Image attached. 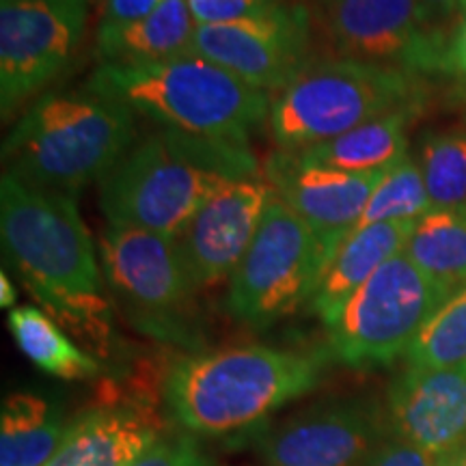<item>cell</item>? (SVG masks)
<instances>
[{
  "instance_id": "6da1fadb",
  "label": "cell",
  "mask_w": 466,
  "mask_h": 466,
  "mask_svg": "<svg viewBox=\"0 0 466 466\" xmlns=\"http://www.w3.org/2000/svg\"><path fill=\"white\" fill-rule=\"evenodd\" d=\"M0 236L11 266L50 318L106 354L113 337L104 272L72 195L33 188L11 173L0 182Z\"/></svg>"
},
{
  "instance_id": "7a4b0ae2",
  "label": "cell",
  "mask_w": 466,
  "mask_h": 466,
  "mask_svg": "<svg viewBox=\"0 0 466 466\" xmlns=\"http://www.w3.org/2000/svg\"><path fill=\"white\" fill-rule=\"evenodd\" d=\"M258 177L248 141L160 132L138 138L100 179L108 225L177 238L206 197L225 179Z\"/></svg>"
},
{
  "instance_id": "3957f363",
  "label": "cell",
  "mask_w": 466,
  "mask_h": 466,
  "mask_svg": "<svg viewBox=\"0 0 466 466\" xmlns=\"http://www.w3.org/2000/svg\"><path fill=\"white\" fill-rule=\"evenodd\" d=\"M134 130V110L91 85L48 91L35 97L5 138V173L33 188L76 197L130 149Z\"/></svg>"
},
{
  "instance_id": "277c9868",
  "label": "cell",
  "mask_w": 466,
  "mask_h": 466,
  "mask_svg": "<svg viewBox=\"0 0 466 466\" xmlns=\"http://www.w3.org/2000/svg\"><path fill=\"white\" fill-rule=\"evenodd\" d=\"M322 359L268 346L192 354L171 365L165 401L175 421L206 436L229 434L311 391Z\"/></svg>"
},
{
  "instance_id": "5b68a950",
  "label": "cell",
  "mask_w": 466,
  "mask_h": 466,
  "mask_svg": "<svg viewBox=\"0 0 466 466\" xmlns=\"http://www.w3.org/2000/svg\"><path fill=\"white\" fill-rule=\"evenodd\" d=\"M89 85L167 130L218 141H248L272 104L266 91L197 52L143 67L100 66Z\"/></svg>"
},
{
  "instance_id": "8992f818",
  "label": "cell",
  "mask_w": 466,
  "mask_h": 466,
  "mask_svg": "<svg viewBox=\"0 0 466 466\" xmlns=\"http://www.w3.org/2000/svg\"><path fill=\"white\" fill-rule=\"evenodd\" d=\"M419 102L417 74L352 58H316L277 93L268 121L279 147L300 151Z\"/></svg>"
},
{
  "instance_id": "52a82bcc",
  "label": "cell",
  "mask_w": 466,
  "mask_h": 466,
  "mask_svg": "<svg viewBox=\"0 0 466 466\" xmlns=\"http://www.w3.org/2000/svg\"><path fill=\"white\" fill-rule=\"evenodd\" d=\"M451 294L401 250L384 261L326 324L330 352L350 367L393 363Z\"/></svg>"
},
{
  "instance_id": "ba28073f",
  "label": "cell",
  "mask_w": 466,
  "mask_h": 466,
  "mask_svg": "<svg viewBox=\"0 0 466 466\" xmlns=\"http://www.w3.org/2000/svg\"><path fill=\"white\" fill-rule=\"evenodd\" d=\"M326 261L311 227L275 195L233 270L227 309L250 326H270L311 300Z\"/></svg>"
},
{
  "instance_id": "9c48e42d",
  "label": "cell",
  "mask_w": 466,
  "mask_h": 466,
  "mask_svg": "<svg viewBox=\"0 0 466 466\" xmlns=\"http://www.w3.org/2000/svg\"><path fill=\"white\" fill-rule=\"evenodd\" d=\"M104 281L137 324L182 339L197 285L173 238L108 225L97 242Z\"/></svg>"
},
{
  "instance_id": "30bf717a",
  "label": "cell",
  "mask_w": 466,
  "mask_h": 466,
  "mask_svg": "<svg viewBox=\"0 0 466 466\" xmlns=\"http://www.w3.org/2000/svg\"><path fill=\"white\" fill-rule=\"evenodd\" d=\"M319 28L333 56L410 74L441 72L450 42L419 0H330Z\"/></svg>"
},
{
  "instance_id": "8fae6325",
  "label": "cell",
  "mask_w": 466,
  "mask_h": 466,
  "mask_svg": "<svg viewBox=\"0 0 466 466\" xmlns=\"http://www.w3.org/2000/svg\"><path fill=\"white\" fill-rule=\"evenodd\" d=\"M89 0H0V106L7 121L61 76L85 37Z\"/></svg>"
},
{
  "instance_id": "7c38bea8",
  "label": "cell",
  "mask_w": 466,
  "mask_h": 466,
  "mask_svg": "<svg viewBox=\"0 0 466 466\" xmlns=\"http://www.w3.org/2000/svg\"><path fill=\"white\" fill-rule=\"evenodd\" d=\"M309 15L302 7L277 5L264 15L229 25H197L192 52L206 56L244 83L279 93L309 58Z\"/></svg>"
},
{
  "instance_id": "4fadbf2b",
  "label": "cell",
  "mask_w": 466,
  "mask_h": 466,
  "mask_svg": "<svg viewBox=\"0 0 466 466\" xmlns=\"http://www.w3.org/2000/svg\"><path fill=\"white\" fill-rule=\"evenodd\" d=\"M272 197V186L259 177L225 179L209 192L184 231L175 238L197 289L233 275Z\"/></svg>"
},
{
  "instance_id": "5bb4252c",
  "label": "cell",
  "mask_w": 466,
  "mask_h": 466,
  "mask_svg": "<svg viewBox=\"0 0 466 466\" xmlns=\"http://www.w3.org/2000/svg\"><path fill=\"white\" fill-rule=\"evenodd\" d=\"M380 173H348L305 158L300 151H277L266 162V182L319 238L326 255L357 229ZM329 264V261H326Z\"/></svg>"
},
{
  "instance_id": "9a60e30c",
  "label": "cell",
  "mask_w": 466,
  "mask_h": 466,
  "mask_svg": "<svg viewBox=\"0 0 466 466\" xmlns=\"http://www.w3.org/2000/svg\"><path fill=\"white\" fill-rule=\"evenodd\" d=\"M389 415L401 441L453 460L466 450V365L408 367L389 391Z\"/></svg>"
},
{
  "instance_id": "2e32d148",
  "label": "cell",
  "mask_w": 466,
  "mask_h": 466,
  "mask_svg": "<svg viewBox=\"0 0 466 466\" xmlns=\"http://www.w3.org/2000/svg\"><path fill=\"white\" fill-rule=\"evenodd\" d=\"M110 393L69 425L44 466H130L158 441L165 421L147 395Z\"/></svg>"
},
{
  "instance_id": "e0dca14e",
  "label": "cell",
  "mask_w": 466,
  "mask_h": 466,
  "mask_svg": "<svg viewBox=\"0 0 466 466\" xmlns=\"http://www.w3.org/2000/svg\"><path fill=\"white\" fill-rule=\"evenodd\" d=\"M378 436L374 412L360 404L313 408L261 442L266 466H359Z\"/></svg>"
},
{
  "instance_id": "ac0fdd59",
  "label": "cell",
  "mask_w": 466,
  "mask_h": 466,
  "mask_svg": "<svg viewBox=\"0 0 466 466\" xmlns=\"http://www.w3.org/2000/svg\"><path fill=\"white\" fill-rule=\"evenodd\" d=\"M417 223H378L354 229L343 238L324 266L309 309L324 324L337 316L343 302L363 285L384 261L406 248Z\"/></svg>"
},
{
  "instance_id": "d6986e66",
  "label": "cell",
  "mask_w": 466,
  "mask_h": 466,
  "mask_svg": "<svg viewBox=\"0 0 466 466\" xmlns=\"http://www.w3.org/2000/svg\"><path fill=\"white\" fill-rule=\"evenodd\" d=\"M195 28L188 0H165L143 20L97 28V56L113 67L156 66L192 52Z\"/></svg>"
},
{
  "instance_id": "ffe728a7",
  "label": "cell",
  "mask_w": 466,
  "mask_h": 466,
  "mask_svg": "<svg viewBox=\"0 0 466 466\" xmlns=\"http://www.w3.org/2000/svg\"><path fill=\"white\" fill-rule=\"evenodd\" d=\"M419 115V104L376 116L330 141L300 149L305 158L348 173H380L408 154L406 130Z\"/></svg>"
},
{
  "instance_id": "44dd1931",
  "label": "cell",
  "mask_w": 466,
  "mask_h": 466,
  "mask_svg": "<svg viewBox=\"0 0 466 466\" xmlns=\"http://www.w3.org/2000/svg\"><path fill=\"white\" fill-rule=\"evenodd\" d=\"M67 428L46 400L9 395L3 401L0 466H44L61 447Z\"/></svg>"
},
{
  "instance_id": "7402d4cb",
  "label": "cell",
  "mask_w": 466,
  "mask_h": 466,
  "mask_svg": "<svg viewBox=\"0 0 466 466\" xmlns=\"http://www.w3.org/2000/svg\"><path fill=\"white\" fill-rule=\"evenodd\" d=\"M404 253L451 291L466 285V206L430 209L417 220Z\"/></svg>"
},
{
  "instance_id": "603a6c76",
  "label": "cell",
  "mask_w": 466,
  "mask_h": 466,
  "mask_svg": "<svg viewBox=\"0 0 466 466\" xmlns=\"http://www.w3.org/2000/svg\"><path fill=\"white\" fill-rule=\"evenodd\" d=\"M9 330L17 348L39 370L63 380H86L97 376V360L83 352L63 333V329L48 313L35 307H15L9 313Z\"/></svg>"
},
{
  "instance_id": "cb8c5ba5",
  "label": "cell",
  "mask_w": 466,
  "mask_h": 466,
  "mask_svg": "<svg viewBox=\"0 0 466 466\" xmlns=\"http://www.w3.org/2000/svg\"><path fill=\"white\" fill-rule=\"evenodd\" d=\"M432 209L417 158L404 156L387 168L371 192L357 229L378 223H417Z\"/></svg>"
},
{
  "instance_id": "d4e9b609",
  "label": "cell",
  "mask_w": 466,
  "mask_h": 466,
  "mask_svg": "<svg viewBox=\"0 0 466 466\" xmlns=\"http://www.w3.org/2000/svg\"><path fill=\"white\" fill-rule=\"evenodd\" d=\"M417 162L432 209L466 206V132L428 134Z\"/></svg>"
},
{
  "instance_id": "484cf974",
  "label": "cell",
  "mask_w": 466,
  "mask_h": 466,
  "mask_svg": "<svg viewBox=\"0 0 466 466\" xmlns=\"http://www.w3.org/2000/svg\"><path fill=\"white\" fill-rule=\"evenodd\" d=\"M197 25H229L264 15L277 7V0H188Z\"/></svg>"
},
{
  "instance_id": "4316f807",
  "label": "cell",
  "mask_w": 466,
  "mask_h": 466,
  "mask_svg": "<svg viewBox=\"0 0 466 466\" xmlns=\"http://www.w3.org/2000/svg\"><path fill=\"white\" fill-rule=\"evenodd\" d=\"M130 466H209L190 439L156 441Z\"/></svg>"
},
{
  "instance_id": "83f0119b",
  "label": "cell",
  "mask_w": 466,
  "mask_h": 466,
  "mask_svg": "<svg viewBox=\"0 0 466 466\" xmlns=\"http://www.w3.org/2000/svg\"><path fill=\"white\" fill-rule=\"evenodd\" d=\"M450 462L451 460H442L401 441L398 445H387L378 451H371L359 466H450Z\"/></svg>"
},
{
  "instance_id": "f1b7e54d",
  "label": "cell",
  "mask_w": 466,
  "mask_h": 466,
  "mask_svg": "<svg viewBox=\"0 0 466 466\" xmlns=\"http://www.w3.org/2000/svg\"><path fill=\"white\" fill-rule=\"evenodd\" d=\"M165 0H104L102 5V17L97 28H116L132 25V22L143 20Z\"/></svg>"
},
{
  "instance_id": "f546056e",
  "label": "cell",
  "mask_w": 466,
  "mask_h": 466,
  "mask_svg": "<svg viewBox=\"0 0 466 466\" xmlns=\"http://www.w3.org/2000/svg\"><path fill=\"white\" fill-rule=\"evenodd\" d=\"M441 72L456 85V89L462 96H466V14H462L458 26L450 35Z\"/></svg>"
},
{
  "instance_id": "4dcf8cb0",
  "label": "cell",
  "mask_w": 466,
  "mask_h": 466,
  "mask_svg": "<svg viewBox=\"0 0 466 466\" xmlns=\"http://www.w3.org/2000/svg\"><path fill=\"white\" fill-rule=\"evenodd\" d=\"M419 3L423 5V9L428 11L430 17H432L436 25H442V22L451 20V17L462 14V11H460L458 0H419Z\"/></svg>"
},
{
  "instance_id": "1f68e13d",
  "label": "cell",
  "mask_w": 466,
  "mask_h": 466,
  "mask_svg": "<svg viewBox=\"0 0 466 466\" xmlns=\"http://www.w3.org/2000/svg\"><path fill=\"white\" fill-rule=\"evenodd\" d=\"M0 305H3L5 309L15 305V289L9 281L7 272H3V275H0Z\"/></svg>"
},
{
  "instance_id": "d6a6232c",
  "label": "cell",
  "mask_w": 466,
  "mask_h": 466,
  "mask_svg": "<svg viewBox=\"0 0 466 466\" xmlns=\"http://www.w3.org/2000/svg\"><path fill=\"white\" fill-rule=\"evenodd\" d=\"M450 466H466V464L462 462V458H460V453H458V456L450 462Z\"/></svg>"
},
{
  "instance_id": "836d02e7",
  "label": "cell",
  "mask_w": 466,
  "mask_h": 466,
  "mask_svg": "<svg viewBox=\"0 0 466 466\" xmlns=\"http://www.w3.org/2000/svg\"><path fill=\"white\" fill-rule=\"evenodd\" d=\"M458 3H460V11L466 14V0H458Z\"/></svg>"
},
{
  "instance_id": "e575fe53",
  "label": "cell",
  "mask_w": 466,
  "mask_h": 466,
  "mask_svg": "<svg viewBox=\"0 0 466 466\" xmlns=\"http://www.w3.org/2000/svg\"><path fill=\"white\" fill-rule=\"evenodd\" d=\"M313 3H316L318 7H319V5H326V3H330V0H313Z\"/></svg>"
},
{
  "instance_id": "d590c367",
  "label": "cell",
  "mask_w": 466,
  "mask_h": 466,
  "mask_svg": "<svg viewBox=\"0 0 466 466\" xmlns=\"http://www.w3.org/2000/svg\"><path fill=\"white\" fill-rule=\"evenodd\" d=\"M460 458H462V462L466 464V450H462V451H460Z\"/></svg>"
}]
</instances>
